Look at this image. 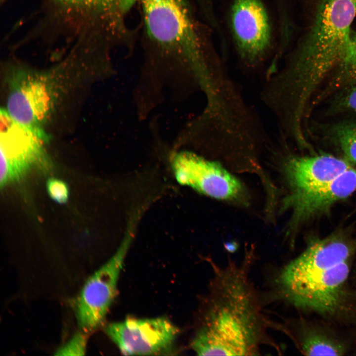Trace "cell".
Returning <instances> with one entry per match:
<instances>
[{"label": "cell", "mask_w": 356, "mask_h": 356, "mask_svg": "<svg viewBox=\"0 0 356 356\" xmlns=\"http://www.w3.org/2000/svg\"><path fill=\"white\" fill-rule=\"evenodd\" d=\"M130 222L119 248L111 258L89 277L76 302V315L81 331L86 333L103 323L117 291L118 281L135 230Z\"/></svg>", "instance_id": "cell-6"}, {"label": "cell", "mask_w": 356, "mask_h": 356, "mask_svg": "<svg viewBox=\"0 0 356 356\" xmlns=\"http://www.w3.org/2000/svg\"><path fill=\"white\" fill-rule=\"evenodd\" d=\"M356 189V171L352 167L331 182L310 190L289 194L284 207L292 211L296 223L329 210L336 202L351 195Z\"/></svg>", "instance_id": "cell-11"}, {"label": "cell", "mask_w": 356, "mask_h": 356, "mask_svg": "<svg viewBox=\"0 0 356 356\" xmlns=\"http://www.w3.org/2000/svg\"><path fill=\"white\" fill-rule=\"evenodd\" d=\"M87 333L81 331L75 334L62 346L56 351V355H83L86 352Z\"/></svg>", "instance_id": "cell-17"}, {"label": "cell", "mask_w": 356, "mask_h": 356, "mask_svg": "<svg viewBox=\"0 0 356 356\" xmlns=\"http://www.w3.org/2000/svg\"><path fill=\"white\" fill-rule=\"evenodd\" d=\"M353 252L337 236L312 242L277 273L272 297L301 310L335 312L342 303Z\"/></svg>", "instance_id": "cell-2"}, {"label": "cell", "mask_w": 356, "mask_h": 356, "mask_svg": "<svg viewBox=\"0 0 356 356\" xmlns=\"http://www.w3.org/2000/svg\"><path fill=\"white\" fill-rule=\"evenodd\" d=\"M170 162L176 181L201 194L233 200L243 192L240 182L216 162L187 152L174 154Z\"/></svg>", "instance_id": "cell-9"}, {"label": "cell", "mask_w": 356, "mask_h": 356, "mask_svg": "<svg viewBox=\"0 0 356 356\" xmlns=\"http://www.w3.org/2000/svg\"><path fill=\"white\" fill-rule=\"evenodd\" d=\"M132 0L142 10L143 44L148 52L179 59L201 75L221 65L189 0Z\"/></svg>", "instance_id": "cell-4"}, {"label": "cell", "mask_w": 356, "mask_h": 356, "mask_svg": "<svg viewBox=\"0 0 356 356\" xmlns=\"http://www.w3.org/2000/svg\"><path fill=\"white\" fill-rule=\"evenodd\" d=\"M76 9L91 12L98 19L108 22L127 13L122 0H55Z\"/></svg>", "instance_id": "cell-14"}, {"label": "cell", "mask_w": 356, "mask_h": 356, "mask_svg": "<svg viewBox=\"0 0 356 356\" xmlns=\"http://www.w3.org/2000/svg\"><path fill=\"white\" fill-rule=\"evenodd\" d=\"M341 103L343 108L356 112V81L342 97Z\"/></svg>", "instance_id": "cell-20"}, {"label": "cell", "mask_w": 356, "mask_h": 356, "mask_svg": "<svg viewBox=\"0 0 356 356\" xmlns=\"http://www.w3.org/2000/svg\"><path fill=\"white\" fill-rule=\"evenodd\" d=\"M227 22L237 58L245 68L257 70L269 60L271 63L277 44L265 0H231Z\"/></svg>", "instance_id": "cell-5"}, {"label": "cell", "mask_w": 356, "mask_h": 356, "mask_svg": "<svg viewBox=\"0 0 356 356\" xmlns=\"http://www.w3.org/2000/svg\"><path fill=\"white\" fill-rule=\"evenodd\" d=\"M195 4L205 21L209 24L217 21L216 13V0H190Z\"/></svg>", "instance_id": "cell-19"}, {"label": "cell", "mask_w": 356, "mask_h": 356, "mask_svg": "<svg viewBox=\"0 0 356 356\" xmlns=\"http://www.w3.org/2000/svg\"><path fill=\"white\" fill-rule=\"evenodd\" d=\"M53 101V92L46 78L20 71L12 80L5 110L16 122L40 128L49 115Z\"/></svg>", "instance_id": "cell-10"}, {"label": "cell", "mask_w": 356, "mask_h": 356, "mask_svg": "<svg viewBox=\"0 0 356 356\" xmlns=\"http://www.w3.org/2000/svg\"><path fill=\"white\" fill-rule=\"evenodd\" d=\"M356 16V0H320L305 37L276 79L289 96L307 103L342 61Z\"/></svg>", "instance_id": "cell-3"}, {"label": "cell", "mask_w": 356, "mask_h": 356, "mask_svg": "<svg viewBox=\"0 0 356 356\" xmlns=\"http://www.w3.org/2000/svg\"><path fill=\"white\" fill-rule=\"evenodd\" d=\"M105 332L124 355H154L169 350L179 332L164 317L129 318L107 324Z\"/></svg>", "instance_id": "cell-8"}, {"label": "cell", "mask_w": 356, "mask_h": 356, "mask_svg": "<svg viewBox=\"0 0 356 356\" xmlns=\"http://www.w3.org/2000/svg\"><path fill=\"white\" fill-rule=\"evenodd\" d=\"M352 168L347 160L330 154L296 156L285 166L289 194L304 192L328 183Z\"/></svg>", "instance_id": "cell-12"}, {"label": "cell", "mask_w": 356, "mask_h": 356, "mask_svg": "<svg viewBox=\"0 0 356 356\" xmlns=\"http://www.w3.org/2000/svg\"><path fill=\"white\" fill-rule=\"evenodd\" d=\"M334 134L347 160L356 163V122L338 125Z\"/></svg>", "instance_id": "cell-15"}, {"label": "cell", "mask_w": 356, "mask_h": 356, "mask_svg": "<svg viewBox=\"0 0 356 356\" xmlns=\"http://www.w3.org/2000/svg\"><path fill=\"white\" fill-rule=\"evenodd\" d=\"M279 331L290 337L306 356H341L346 352L345 345L340 341L304 323L293 326L285 320L280 322Z\"/></svg>", "instance_id": "cell-13"}, {"label": "cell", "mask_w": 356, "mask_h": 356, "mask_svg": "<svg viewBox=\"0 0 356 356\" xmlns=\"http://www.w3.org/2000/svg\"><path fill=\"white\" fill-rule=\"evenodd\" d=\"M46 186L48 194L54 201L59 203H64L67 201L69 190L64 182L51 178L48 179Z\"/></svg>", "instance_id": "cell-18"}, {"label": "cell", "mask_w": 356, "mask_h": 356, "mask_svg": "<svg viewBox=\"0 0 356 356\" xmlns=\"http://www.w3.org/2000/svg\"><path fill=\"white\" fill-rule=\"evenodd\" d=\"M0 186L19 180L34 165L46 163L44 144L47 134L41 128L20 124L0 111Z\"/></svg>", "instance_id": "cell-7"}, {"label": "cell", "mask_w": 356, "mask_h": 356, "mask_svg": "<svg viewBox=\"0 0 356 356\" xmlns=\"http://www.w3.org/2000/svg\"><path fill=\"white\" fill-rule=\"evenodd\" d=\"M213 276L209 293L191 343L198 356H257L268 346L281 354L269 335L277 321L265 313L264 300L252 280L253 253L239 263L228 259L225 265L210 261Z\"/></svg>", "instance_id": "cell-1"}, {"label": "cell", "mask_w": 356, "mask_h": 356, "mask_svg": "<svg viewBox=\"0 0 356 356\" xmlns=\"http://www.w3.org/2000/svg\"><path fill=\"white\" fill-rule=\"evenodd\" d=\"M338 67V81H356V32L351 33L345 55Z\"/></svg>", "instance_id": "cell-16"}]
</instances>
